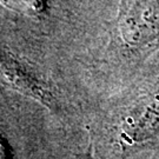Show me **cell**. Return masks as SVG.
<instances>
[{"label": "cell", "instance_id": "7a4b0ae2", "mask_svg": "<svg viewBox=\"0 0 159 159\" xmlns=\"http://www.w3.org/2000/svg\"><path fill=\"white\" fill-rule=\"evenodd\" d=\"M111 47L133 68L159 52V0H119Z\"/></svg>", "mask_w": 159, "mask_h": 159}, {"label": "cell", "instance_id": "277c9868", "mask_svg": "<svg viewBox=\"0 0 159 159\" xmlns=\"http://www.w3.org/2000/svg\"><path fill=\"white\" fill-rule=\"evenodd\" d=\"M0 159H12L10 146L1 136H0Z\"/></svg>", "mask_w": 159, "mask_h": 159}, {"label": "cell", "instance_id": "6da1fadb", "mask_svg": "<svg viewBox=\"0 0 159 159\" xmlns=\"http://www.w3.org/2000/svg\"><path fill=\"white\" fill-rule=\"evenodd\" d=\"M110 146L120 158L159 145V58L107 121Z\"/></svg>", "mask_w": 159, "mask_h": 159}, {"label": "cell", "instance_id": "3957f363", "mask_svg": "<svg viewBox=\"0 0 159 159\" xmlns=\"http://www.w3.org/2000/svg\"><path fill=\"white\" fill-rule=\"evenodd\" d=\"M0 83L44 104H47L48 106H52V104H54L51 92L40 86L39 83H37L33 78L27 77L21 70L6 65L2 61H0Z\"/></svg>", "mask_w": 159, "mask_h": 159}]
</instances>
